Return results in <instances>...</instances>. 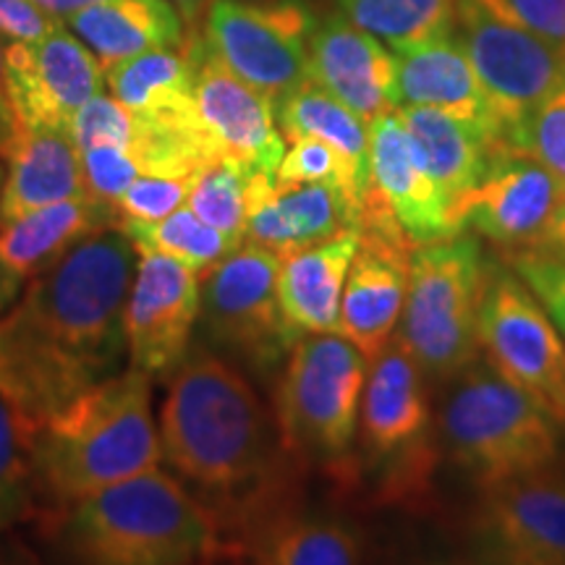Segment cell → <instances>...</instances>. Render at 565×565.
Returning <instances> with one entry per match:
<instances>
[{"label": "cell", "instance_id": "1", "mask_svg": "<svg viewBox=\"0 0 565 565\" xmlns=\"http://www.w3.org/2000/svg\"><path fill=\"white\" fill-rule=\"evenodd\" d=\"M134 270L129 236L103 228L38 275L0 320V393L42 422L121 372Z\"/></svg>", "mask_w": 565, "mask_h": 565}, {"label": "cell", "instance_id": "2", "mask_svg": "<svg viewBox=\"0 0 565 565\" xmlns=\"http://www.w3.org/2000/svg\"><path fill=\"white\" fill-rule=\"evenodd\" d=\"M158 433L173 477L194 487L223 532L242 534L288 503L278 424L244 372L204 343L171 374Z\"/></svg>", "mask_w": 565, "mask_h": 565}, {"label": "cell", "instance_id": "3", "mask_svg": "<svg viewBox=\"0 0 565 565\" xmlns=\"http://www.w3.org/2000/svg\"><path fill=\"white\" fill-rule=\"evenodd\" d=\"M162 461L152 416V377L126 370L40 422L34 463L61 508L124 482Z\"/></svg>", "mask_w": 565, "mask_h": 565}, {"label": "cell", "instance_id": "4", "mask_svg": "<svg viewBox=\"0 0 565 565\" xmlns=\"http://www.w3.org/2000/svg\"><path fill=\"white\" fill-rule=\"evenodd\" d=\"M63 511L61 540L76 565H196L221 550L223 529L210 508L162 469Z\"/></svg>", "mask_w": 565, "mask_h": 565}, {"label": "cell", "instance_id": "5", "mask_svg": "<svg viewBox=\"0 0 565 565\" xmlns=\"http://www.w3.org/2000/svg\"><path fill=\"white\" fill-rule=\"evenodd\" d=\"M440 412L445 450L479 490L555 469L563 429L490 364L475 362L450 380Z\"/></svg>", "mask_w": 565, "mask_h": 565}, {"label": "cell", "instance_id": "6", "mask_svg": "<svg viewBox=\"0 0 565 565\" xmlns=\"http://www.w3.org/2000/svg\"><path fill=\"white\" fill-rule=\"evenodd\" d=\"M492 263L475 233L416 246L408 257V291L401 341L433 383H450L479 362V317Z\"/></svg>", "mask_w": 565, "mask_h": 565}, {"label": "cell", "instance_id": "7", "mask_svg": "<svg viewBox=\"0 0 565 565\" xmlns=\"http://www.w3.org/2000/svg\"><path fill=\"white\" fill-rule=\"evenodd\" d=\"M370 356L341 333L301 335L275 387L282 450L303 463L335 466L351 456Z\"/></svg>", "mask_w": 565, "mask_h": 565}, {"label": "cell", "instance_id": "8", "mask_svg": "<svg viewBox=\"0 0 565 565\" xmlns=\"http://www.w3.org/2000/svg\"><path fill=\"white\" fill-rule=\"evenodd\" d=\"M356 435L370 466H387L385 500L419 503L435 461L433 393L401 338H391L370 362Z\"/></svg>", "mask_w": 565, "mask_h": 565}, {"label": "cell", "instance_id": "9", "mask_svg": "<svg viewBox=\"0 0 565 565\" xmlns=\"http://www.w3.org/2000/svg\"><path fill=\"white\" fill-rule=\"evenodd\" d=\"M280 257L244 242L215 267L200 275V322L207 349L228 353L257 374L286 362L299 341L278 303Z\"/></svg>", "mask_w": 565, "mask_h": 565}, {"label": "cell", "instance_id": "10", "mask_svg": "<svg viewBox=\"0 0 565 565\" xmlns=\"http://www.w3.org/2000/svg\"><path fill=\"white\" fill-rule=\"evenodd\" d=\"M454 32L505 137L565 87V47L529 30L500 0H458Z\"/></svg>", "mask_w": 565, "mask_h": 565}, {"label": "cell", "instance_id": "11", "mask_svg": "<svg viewBox=\"0 0 565 565\" xmlns=\"http://www.w3.org/2000/svg\"><path fill=\"white\" fill-rule=\"evenodd\" d=\"M479 351L565 433V341L526 282L498 263L487 280Z\"/></svg>", "mask_w": 565, "mask_h": 565}, {"label": "cell", "instance_id": "12", "mask_svg": "<svg viewBox=\"0 0 565 565\" xmlns=\"http://www.w3.org/2000/svg\"><path fill=\"white\" fill-rule=\"evenodd\" d=\"M315 13L301 0L259 6L212 0L204 17V40L225 68L273 103L312 79L309 32Z\"/></svg>", "mask_w": 565, "mask_h": 565}, {"label": "cell", "instance_id": "13", "mask_svg": "<svg viewBox=\"0 0 565 565\" xmlns=\"http://www.w3.org/2000/svg\"><path fill=\"white\" fill-rule=\"evenodd\" d=\"M477 565H565V471L487 487L471 515Z\"/></svg>", "mask_w": 565, "mask_h": 565}, {"label": "cell", "instance_id": "14", "mask_svg": "<svg viewBox=\"0 0 565 565\" xmlns=\"http://www.w3.org/2000/svg\"><path fill=\"white\" fill-rule=\"evenodd\" d=\"M563 210L565 183L540 162L505 152L490 162L471 192L454 202L450 215L458 231L482 236L505 254L545 244Z\"/></svg>", "mask_w": 565, "mask_h": 565}, {"label": "cell", "instance_id": "15", "mask_svg": "<svg viewBox=\"0 0 565 565\" xmlns=\"http://www.w3.org/2000/svg\"><path fill=\"white\" fill-rule=\"evenodd\" d=\"M200 322V275L166 254L137 252L124 309L129 366L150 377L179 370Z\"/></svg>", "mask_w": 565, "mask_h": 565}, {"label": "cell", "instance_id": "16", "mask_svg": "<svg viewBox=\"0 0 565 565\" xmlns=\"http://www.w3.org/2000/svg\"><path fill=\"white\" fill-rule=\"evenodd\" d=\"M6 89L24 129L66 131L71 118L105 87V68L84 42L61 26L3 53Z\"/></svg>", "mask_w": 565, "mask_h": 565}, {"label": "cell", "instance_id": "17", "mask_svg": "<svg viewBox=\"0 0 565 565\" xmlns=\"http://www.w3.org/2000/svg\"><path fill=\"white\" fill-rule=\"evenodd\" d=\"M192 95L202 129L221 158L244 162L254 173L275 175L286 154L275 103L225 68L204 34L196 51Z\"/></svg>", "mask_w": 565, "mask_h": 565}, {"label": "cell", "instance_id": "18", "mask_svg": "<svg viewBox=\"0 0 565 565\" xmlns=\"http://www.w3.org/2000/svg\"><path fill=\"white\" fill-rule=\"evenodd\" d=\"M362 204L391 215L414 246L461 233L395 110L370 124V183Z\"/></svg>", "mask_w": 565, "mask_h": 565}, {"label": "cell", "instance_id": "19", "mask_svg": "<svg viewBox=\"0 0 565 565\" xmlns=\"http://www.w3.org/2000/svg\"><path fill=\"white\" fill-rule=\"evenodd\" d=\"M359 221L362 202L330 183H275L270 173L249 175L244 242L278 257L359 231Z\"/></svg>", "mask_w": 565, "mask_h": 565}, {"label": "cell", "instance_id": "20", "mask_svg": "<svg viewBox=\"0 0 565 565\" xmlns=\"http://www.w3.org/2000/svg\"><path fill=\"white\" fill-rule=\"evenodd\" d=\"M416 246L377 228H359V249L343 286L338 333L359 345L370 362L391 341L404 315L408 257Z\"/></svg>", "mask_w": 565, "mask_h": 565}, {"label": "cell", "instance_id": "21", "mask_svg": "<svg viewBox=\"0 0 565 565\" xmlns=\"http://www.w3.org/2000/svg\"><path fill=\"white\" fill-rule=\"evenodd\" d=\"M312 82L370 126L393 108L395 61L372 34L353 26L341 11L322 13L309 32Z\"/></svg>", "mask_w": 565, "mask_h": 565}, {"label": "cell", "instance_id": "22", "mask_svg": "<svg viewBox=\"0 0 565 565\" xmlns=\"http://www.w3.org/2000/svg\"><path fill=\"white\" fill-rule=\"evenodd\" d=\"M118 212L95 196L55 202L0 225V312L89 233L118 228Z\"/></svg>", "mask_w": 565, "mask_h": 565}, {"label": "cell", "instance_id": "23", "mask_svg": "<svg viewBox=\"0 0 565 565\" xmlns=\"http://www.w3.org/2000/svg\"><path fill=\"white\" fill-rule=\"evenodd\" d=\"M393 108H435L479 126L508 152L505 131L494 116L490 97L471 68L469 55L454 34L393 53Z\"/></svg>", "mask_w": 565, "mask_h": 565}, {"label": "cell", "instance_id": "24", "mask_svg": "<svg viewBox=\"0 0 565 565\" xmlns=\"http://www.w3.org/2000/svg\"><path fill=\"white\" fill-rule=\"evenodd\" d=\"M359 249V231L280 257L278 303L296 338L338 333L343 286Z\"/></svg>", "mask_w": 565, "mask_h": 565}, {"label": "cell", "instance_id": "25", "mask_svg": "<svg viewBox=\"0 0 565 565\" xmlns=\"http://www.w3.org/2000/svg\"><path fill=\"white\" fill-rule=\"evenodd\" d=\"M6 160L9 175L0 189V225L47 204L87 196L79 152L66 131L19 126Z\"/></svg>", "mask_w": 565, "mask_h": 565}, {"label": "cell", "instance_id": "26", "mask_svg": "<svg viewBox=\"0 0 565 565\" xmlns=\"http://www.w3.org/2000/svg\"><path fill=\"white\" fill-rule=\"evenodd\" d=\"M252 565H362L359 536L345 521L282 503L244 529Z\"/></svg>", "mask_w": 565, "mask_h": 565}, {"label": "cell", "instance_id": "27", "mask_svg": "<svg viewBox=\"0 0 565 565\" xmlns=\"http://www.w3.org/2000/svg\"><path fill=\"white\" fill-rule=\"evenodd\" d=\"M103 68L160 47H181L186 42V21L168 0H100L68 21Z\"/></svg>", "mask_w": 565, "mask_h": 565}, {"label": "cell", "instance_id": "28", "mask_svg": "<svg viewBox=\"0 0 565 565\" xmlns=\"http://www.w3.org/2000/svg\"><path fill=\"white\" fill-rule=\"evenodd\" d=\"M395 113L414 141L424 171L450 207L482 181L494 158L505 154L490 134L450 113L435 108H395Z\"/></svg>", "mask_w": 565, "mask_h": 565}, {"label": "cell", "instance_id": "29", "mask_svg": "<svg viewBox=\"0 0 565 565\" xmlns=\"http://www.w3.org/2000/svg\"><path fill=\"white\" fill-rule=\"evenodd\" d=\"M200 42L202 34L189 32L181 47H160L116 63L105 68V87L110 97L137 116L186 108L194 103L192 89Z\"/></svg>", "mask_w": 565, "mask_h": 565}, {"label": "cell", "instance_id": "30", "mask_svg": "<svg viewBox=\"0 0 565 565\" xmlns=\"http://www.w3.org/2000/svg\"><path fill=\"white\" fill-rule=\"evenodd\" d=\"M275 118L282 139H320L345 154L370 183V126L309 79L291 95L275 103Z\"/></svg>", "mask_w": 565, "mask_h": 565}, {"label": "cell", "instance_id": "31", "mask_svg": "<svg viewBox=\"0 0 565 565\" xmlns=\"http://www.w3.org/2000/svg\"><path fill=\"white\" fill-rule=\"evenodd\" d=\"M458 0H335L353 26L372 34L393 53L454 34Z\"/></svg>", "mask_w": 565, "mask_h": 565}, {"label": "cell", "instance_id": "32", "mask_svg": "<svg viewBox=\"0 0 565 565\" xmlns=\"http://www.w3.org/2000/svg\"><path fill=\"white\" fill-rule=\"evenodd\" d=\"M118 228L129 236L137 252L166 254L175 263L192 267L196 275H204L242 246V242L200 221L189 207H179L162 221H124Z\"/></svg>", "mask_w": 565, "mask_h": 565}, {"label": "cell", "instance_id": "33", "mask_svg": "<svg viewBox=\"0 0 565 565\" xmlns=\"http://www.w3.org/2000/svg\"><path fill=\"white\" fill-rule=\"evenodd\" d=\"M40 422L0 393V532L32 511L34 487L38 484V445Z\"/></svg>", "mask_w": 565, "mask_h": 565}, {"label": "cell", "instance_id": "34", "mask_svg": "<svg viewBox=\"0 0 565 565\" xmlns=\"http://www.w3.org/2000/svg\"><path fill=\"white\" fill-rule=\"evenodd\" d=\"M254 171L233 158L212 160L194 175L186 207L200 221L244 244L246 189Z\"/></svg>", "mask_w": 565, "mask_h": 565}, {"label": "cell", "instance_id": "35", "mask_svg": "<svg viewBox=\"0 0 565 565\" xmlns=\"http://www.w3.org/2000/svg\"><path fill=\"white\" fill-rule=\"evenodd\" d=\"M275 183H330L362 202L366 179L353 162L320 139H294L282 154Z\"/></svg>", "mask_w": 565, "mask_h": 565}, {"label": "cell", "instance_id": "36", "mask_svg": "<svg viewBox=\"0 0 565 565\" xmlns=\"http://www.w3.org/2000/svg\"><path fill=\"white\" fill-rule=\"evenodd\" d=\"M505 147L511 154L540 162L565 183V87L521 118L508 131Z\"/></svg>", "mask_w": 565, "mask_h": 565}, {"label": "cell", "instance_id": "37", "mask_svg": "<svg viewBox=\"0 0 565 565\" xmlns=\"http://www.w3.org/2000/svg\"><path fill=\"white\" fill-rule=\"evenodd\" d=\"M76 152L92 147H131L137 134V116L110 95H95L76 110L66 126Z\"/></svg>", "mask_w": 565, "mask_h": 565}, {"label": "cell", "instance_id": "38", "mask_svg": "<svg viewBox=\"0 0 565 565\" xmlns=\"http://www.w3.org/2000/svg\"><path fill=\"white\" fill-rule=\"evenodd\" d=\"M505 265L526 282L565 341V259L545 249L505 252Z\"/></svg>", "mask_w": 565, "mask_h": 565}, {"label": "cell", "instance_id": "39", "mask_svg": "<svg viewBox=\"0 0 565 565\" xmlns=\"http://www.w3.org/2000/svg\"><path fill=\"white\" fill-rule=\"evenodd\" d=\"M192 179H166V175H139L116 202L118 221H162L183 207L189 200ZM118 223V225H121Z\"/></svg>", "mask_w": 565, "mask_h": 565}, {"label": "cell", "instance_id": "40", "mask_svg": "<svg viewBox=\"0 0 565 565\" xmlns=\"http://www.w3.org/2000/svg\"><path fill=\"white\" fill-rule=\"evenodd\" d=\"M87 194L110 207L121 200V194L139 179V162L129 147H92L79 152Z\"/></svg>", "mask_w": 565, "mask_h": 565}, {"label": "cell", "instance_id": "41", "mask_svg": "<svg viewBox=\"0 0 565 565\" xmlns=\"http://www.w3.org/2000/svg\"><path fill=\"white\" fill-rule=\"evenodd\" d=\"M540 38L565 47V0H500Z\"/></svg>", "mask_w": 565, "mask_h": 565}, {"label": "cell", "instance_id": "42", "mask_svg": "<svg viewBox=\"0 0 565 565\" xmlns=\"http://www.w3.org/2000/svg\"><path fill=\"white\" fill-rule=\"evenodd\" d=\"M55 21L47 19L30 0H0V34L13 42H34L55 30Z\"/></svg>", "mask_w": 565, "mask_h": 565}, {"label": "cell", "instance_id": "43", "mask_svg": "<svg viewBox=\"0 0 565 565\" xmlns=\"http://www.w3.org/2000/svg\"><path fill=\"white\" fill-rule=\"evenodd\" d=\"M3 47H0V158H9L13 141H17L19 124L13 116L9 89H6V71H3Z\"/></svg>", "mask_w": 565, "mask_h": 565}, {"label": "cell", "instance_id": "44", "mask_svg": "<svg viewBox=\"0 0 565 565\" xmlns=\"http://www.w3.org/2000/svg\"><path fill=\"white\" fill-rule=\"evenodd\" d=\"M30 3L38 6V9L45 13L47 19H53L55 24H58V21L61 24H66L74 13H79L92 3H100V0H30Z\"/></svg>", "mask_w": 565, "mask_h": 565}, {"label": "cell", "instance_id": "45", "mask_svg": "<svg viewBox=\"0 0 565 565\" xmlns=\"http://www.w3.org/2000/svg\"><path fill=\"white\" fill-rule=\"evenodd\" d=\"M0 565H45L32 550H26L19 542H9V545H0Z\"/></svg>", "mask_w": 565, "mask_h": 565}, {"label": "cell", "instance_id": "46", "mask_svg": "<svg viewBox=\"0 0 565 565\" xmlns=\"http://www.w3.org/2000/svg\"><path fill=\"white\" fill-rule=\"evenodd\" d=\"M168 3H173L175 9H179V13L189 26H196L204 17H207L212 0H168Z\"/></svg>", "mask_w": 565, "mask_h": 565}, {"label": "cell", "instance_id": "47", "mask_svg": "<svg viewBox=\"0 0 565 565\" xmlns=\"http://www.w3.org/2000/svg\"><path fill=\"white\" fill-rule=\"evenodd\" d=\"M536 249H545L550 254H555V257L565 259V210L561 212V215H557L553 228H550L545 244L536 246Z\"/></svg>", "mask_w": 565, "mask_h": 565}, {"label": "cell", "instance_id": "48", "mask_svg": "<svg viewBox=\"0 0 565 565\" xmlns=\"http://www.w3.org/2000/svg\"><path fill=\"white\" fill-rule=\"evenodd\" d=\"M244 3H259V6H273V3H286V0H244Z\"/></svg>", "mask_w": 565, "mask_h": 565}, {"label": "cell", "instance_id": "49", "mask_svg": "<svg viewBox=\"0 0 565 565\" xmlns=\"http://www.w3.org/2000/svg\"><path fill=\"white\" fill-rule=\"evenodd\" d=\"M0 189H3V168H0Z\"/></svg>", "mask_w": 565, "mask_h": 565}, {"label": "cell", "instance_id": "50", "mask_svg": "<svg viewBox=\"0 0 565 565\" xmlns=\"http://www.w3.org/2000/svg\"><path fill=\"white\" fill-rule=\"evenodd\" d=\"M435 565H448V563H435Z\"/></svg>", "mask_w": 565, "mask_h": 565}]
</instances>
